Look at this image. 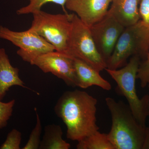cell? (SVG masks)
Instances as JSON below:
<instances>
[{"mask_svg": "<svg viewBox=\"0 0 149 149\" xmlns=\"http://www.w3.org/2000/svg\"><path fill=\"white\" fill-rule=\"evenodd\" d=\"M97 104L95 98L78 90L66 91L60 97L54 111L66 125L68 139L79 142L98 131Z\"/></svg>", "mask_w": 149, "mask_h": 149, "instance_id": "1", "label": "cell"}, {"mask_svg": "<svg viewBox=\"0 0 149 149\" xmlns=\"http://www.w3.org/2000/svg\"><path fill=\"white\" fill-rule=\"evenodd\" d=\"M105 102L112 121L107 135L114 149H143L146 127L137 121L128 105L111 97Z\"/></svg>", "mask_w": 149, "mask_h": 149, "instance_id": "2", "label": "cell"}, {"mask_svg": "<svg viewBox=\"0 0 149 149\" xmlns=\"http://www.w3.org/2000/svg\"><path fill=\"white\" fill-rule=\"evenodd\" d=\"M141 58L138 56L130 57L129 62L120 69L105 70L117 84L116 92L125 97L133 115L141 125L146 126L149 102V95L140 99L136 90V81Z\"/></svg>", "mask_w": 149, "mask_h": 149, "instance_id": "3", "label": "cell"}, {"mask_svg": "<svg viewBox=\"0 0 149 149\" xmlns=\"http://www.w3.org/2000/svg\"><path fill=\"white\" fill-rule=\"evenodd\" d=\"M149 51V27L141 19L125 27L118 40L111 55L107 61V68L118 69L126 63L128 58L138 56L141 59Z\"/></svg>", "mask_w": 149, "mask_h": 149, "instance_id": "4", "label": "cell"}, {"mask_svg": "<svg viewBox=\"0 0 149 149\" xmlns=\"http://www.w3.org/2000/svg\"><path fill=\"white\" fill-rule=\"evenodd\" d=\"M72 14H53L42 10L33 14L31 29L50 44L55 51L67 54L72 29Z\"/></svg>", "mask_w": 149, "mask_h": 149, "instance_id": "5", "label": "cell"}, {"mask_svg": "<svg viewBox=\"0 0 149 149\" xmlns=\"http://www.w3.org/2000/svg\"><path fill=\"white\" fill-rule=\"evenodd\" d=\"M72 29L67 55L85 62L100 72L107 68L106 61L99 52L90 27L75 13L71 15Z\"/></svg>", "mask_w": 149, "mask_h": 149, "instance_id": "6", "label": "cell"}, {"mask_svg": "<svg viewBox=\"0 0 149 149\" xmlns=\"http://www.w3.org/2000/svg\"><path fill=\"white\" fill-rule=\"evenodd\" d=\"M0 38L18 47L17 55L30 64L39 56L55 51L53 46L30 28L25 31L16 32L0 26Z\"/></svg>", "mask_w": 149, "mask_h": 149, "instance_id": "7", "label": "cell"}, {"mask_svg": "<svg viewBox=\"0 0 149 149\" xmlns=\"http://www.w3.org/2000/svg\"><path fill=\"white\" fill-rule=\"evenodd\" d=\"M125 28L108 12L101 19L90 27L96 48L106 62Z\"/></svg>", "mask_w": 149, "mask_h": 149, "instance_id": "8", "label": "cell"}, {"mask_svg": "<svg viewBox=\"0 0 149 149\" xmlns=\"http://www.w3.org/2000/svg\"><path fill=\"white\" fill-rule=\"evenodd\" d=\"M31 65L45 73L50 72L68 86L77 87L73 59L65 54L56 51L49 52L38 56Z\"/></svg>", "mask_w": 149, "mask_h": 149, "instance_id": "9", "label": "cell"}, {"mask_svg": "<svg viewBox=\"0 0 149 149\" xmlns=\"http://www.w3.org/2000/svg\"><path fill=\"white\" fill-rule=\"evenodd\" d=\"M113 0H66L65 7L90 27L106 15Z\"/></svg>", "mask_w": 149, "mask_h": 149, "instance_id": "10", "label": "cell"}, {"mask_svg": "<svg viewBox=\"0 0 149 149\" xmlns=\"http://www.w3.org/2000/svg\"><path fill=\"white\" fill-rule=\"evenodd\" d=\"M72 58L77 87L86 89L95 85L105 91L111 90L110 83L101 76L100 72L83 61L76 58Z\"/></svg>", "mask_w": 149, "mask_h": 149, "instance_id": "11", "label": "cell"}, {"mask_svg": "<svg viewBox=\"0 0 149 149\" xmlns=\"http://www.w3.org/2000/svg\"><path fill=\"white\" fill-rule=\"evenodd\" d=\"M139 1L140 0H113L108 12L123 27H129L141 19Z\"/></svg>", "mask_w": 149, "mask_h": 149, "instance_id": "12", "label": "cell"}, {"mask_svg": "<svg viewBox=\"0 0 149 149\" xmlns=\"http://www.w3.org/2000/svg\"><path fill=\"white\" fill-rule=\"evenodd\" d=\"M19 70L11 64L8 56L4 48L0 49V100H2L13 86L28 88L19 74Z\"/></svg>", "mask_w": 149, "mask_h": 149, "instance_id": "13", "label": "cell"}, {"mask_svg": "<svg viewBox=\"0 0 149 149\" xmlns=\"http://www.w3.org/2000/svg\"><path fill=\"white\" fill-rule=\"evenodd\" d=\"M62 130L60 125L52 124L47 125L41 141L40 149H69L70 144L63 140Z\"/></svg>", "mask_w": 149, "mask_h": 149, "instance_id": "14", "label": "cell"}, {"mask_svg": "<svg viewBox=\"0 0 149 149\" xmlns=\"http://www.w3.org/2000/svg\"><path fill=\"white\" fill-rule=\"evenodd\" d=\"M77 149H114L107 134L99 131L78 142Z\"/></svg>", "mask_w": 149, "mask_h": 149, "instance_id": "15", "label": "cell"}, {"mask_svg": "<svg viewBox=\"0 0 149 149\" xmlns=\"http://www.w3.org/2000/svg\"><path fill=\"white\" fill-rule=\"evenodd\" d=\"M29 3L17 11L18 15L36 13L41 10V8L44 5L48 3H53L61 6L65 13H68L65 9V5L66 0H28Z\"/></svg>", "mask_w": 149, "mask_h": 149, "instance_id": "16", "label": "cell"}, {"mask_svg": "<svg viewBox=\"0 0 149 149\" xmlns=\"http://www.w3.org/2000/svg\"><path fill=\"white\" fill-rule=\"evenodd\" d=\"M36 113V123L35 127L32 130L30 133L29 139L27 143L22 149H38L40 148L41 143V133H42V127L40 116L37 112V109L35 108Z\"/></svg>", "mask_w": 149, "mask_h": 149, "instance_id": "17", "label": "cell"}, {"mask_svg": "<svg viewBox=\"0 0 149 149\" xmlns=\"http://www.w3.org/2000/svg\"><path fill=\"white\" fill-rule=\"evenodd\" d=\"M15 100H13L8 102H3L0 100V130L8 125L12 116Z\"/></svg>", "mask_w": 149, "mask_h": 149, "instance_id": "18", "label": "cell"}, {"mask_svg": "<svg viewBox=\"0 0 149 149\" xmlns=\"http://www.w3.org/2000/svg\"><path fill=\"white\" fill-rule=\"evenodd\" d=\"M22 139L21 132L16 129H13L7 136L0 149H20Z\"/></svg>", "mask_w": 149, "mask_h": 149, "instance_id": "19", "label": "cell"}, {"mask_svg": "<svg viewBox=\"0 0 149 149\" xmlns=\"http://www.w3.org/2000/svg\"><path fill=\"white\" fill-rule=\"evenodd\" d=\"M142 88L148 86L149 89V51L145 58L141 61L137 74Z\"/></svg>", "mask_w": 149, "mask_h": 149, "instance_id": "20", "label": "cell"}, {"mask_svg": "<svg viewBox=\"0 0 149 149\" xmlns=\"http://www.w3.org/2000/svg\"><path fill=\"white\" fill-rule=\"evenodd\" d=\"M139 11L141 20L149 27V0H140Z\"/></svg>", "mask_w": 149, "mask_h": 149, "instance_id": "21", "label": "cell"}, {"mask_svg": "<svg viewBox=\"0 0 149 149\" xmlns=\"http://www.w3.org/2000/svg\"><path fill=\"white\" fill-rule=\"evenodd\" d=\"M143 149H149V126L146 129V136Z\"/></svg>", "mask_w": 149, "mask_h": 149, "instance_id": "22", "label": "cell"}, {"mask_svg": "<svg viewBox=\"0 0 149 149\" xmlns=\"http://www.w3.org/2000/svg\"><path fill=\"white\" fill-rule=\"evenodd\" d=\"M148 117H149V104H148Z\"/></svg>", "mask_w": 149, "mask_h": 149, "instance_id": "23", "label": "cell"}]
</instances>
